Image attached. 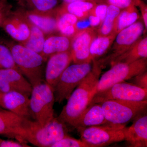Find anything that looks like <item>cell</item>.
I'll return each instance as SVG.
<instances>
[{
  "instance_id": "603a6c76",
  "label": "cell",
  "mask_w": 147,
  "mask_h": 147,
  "mask_svg": "<svg viewBox=\"0 0 147 147\" xmlns=\"http://www.w3.org/2000/svg\"><path fill=\"white\" fill-rule=\"evenodd\" d=\"M96 3L90 2L75 1L64 3L58 6L59 10L68 12L74 15L79 20L88 18L90 13L94 8Z\"/></svg>"
},
{
  "instance_id": "1f68e13d",
  "label": "cell",
  "mask_w": 147,
  "mask_h": 147,
  "mask_svg": "<svg viewBox=\"0 0 147 147\" xmlns=\"http://www.w3.org/2000/svg\"><path fill=\"white\" fill-rule=\"evenodd\" d=\"M109 4L108 3H100L96 4V5L95 6L94 8L93 9L90 13H93L100 18L101 23H102V21L106 16Z\"/></svg>"
},
{
  "instance_id": "d6a6232c",
  "label": "cell",
  "mask_w": 147,
  "mask_h": 147,
  "mask_svg": "<svg viewBox=\"0 0 147 147\" xmlns=\"http://www.w3.org/2000/svg\"><path fill=\"white\" fill-rule=\"evenodd\" d=\"M129 80H131V83L135 86L142 88L147 89V71L138 74Z\"/></svg>"
},
{
  "instance_id": "e0dca14e",
  "label": "cell",
  "mask_w": 147,
  "mask_h": 147,
  "mask_svg": "<svg viewBox=\"0 0 147 147\" xmlns=\"http://www.w3.org/2000/svg\"><path fill=\"white\" fill-rule=\"evenodd\" d=\"M57 8V7L54 10L47 12H37L25 10L23 8V9L27 18L30 22L38 27L45 35H50L58 32Z\"/></svg>"
},
{
  "instance_id": "83f0119b",
  "label": "cell",
  "mask_w": 147,
  "mask_h": 147,
  "mask_svg": "<svg viewBox=\"0 0 147 147\" xmlns=\"http://www.w3.org/2000/svg\"><path fill=\"white\" fill-rule=\"evenodd\" d=\"M13 69L20 71L9 47L4 42H0V69Z\"/></svg>"
},
{
  "instance_id": "8fae6325",
  "label": "cell",
  "mask_w": 147,
  "mask_h": 147,
  "mask_svg": "<svg viewBox=\"0 0 147 147\" xmlns=\"http://www.w3.org/2000/svg\"><path fill=\"white\" fill-rule=\"evenodd\" d=\"M97 35V29L89 27L79 31L72 38L71 51L74 63H86L92 61L90 56V47Z\"/></svg>"
},
{
  "instance_id": "7402d4cb",
  "label": "cell",
  "mask_w": 147,
  "mask_h": 147,
  "mask_svg": "<svg viewBox=\"0 0 147 147\" xmlns=\"http://www.w3.org/2000/svg\"><path fill=\"white\" fill-rule=\"evenodd\" d=\"M117 34L113 32L108 35H98L94 39L90 49L92 61H97L105 56L112 46Z\"/></svg>"
},
{
  "instance_id": "52a82bcc",
  "label": "cell",
  "mask_w": 147,
  "mask_h": 147,
  "mask_svg": "<svg viewBox=\"0 0 147 147\" xmlns=\"http://www.w3.org/2000/svg\"><path fill=\"white\" fill-rule=\"evenodd\" d=\"M93 63H74L63 71L54 88L55 102L61 104L67 100L76 87L91 71Z\"/></svg>"
},
{
  "instance_id": "4dcf8cb0",
  "label": "cell",
  "mask_w": 147,
  "mask_h": 147,
  "mask_svg": "<svg viewBox=\"0 0 147 147\" xmlns=\"http://www.w3.org/2000/svg\"><path fill=\"white\" fill-rule=\"evenodd\" d=\"M141 0H107L108 3L123 9L131 5L138 7Z\"/></svg>"
},
{
  "instance_id": "9a60e30c",
  "label": "cell",
  "mask_w": 147,
  "mask_h": 147,
  "mask_svg": "<svg viewBox=\"0 0 147 147\" xmlns=\"http://www.w3.org/2000/svg\"><path fill=\"white\" fill-rule=\"evenodd\" d=\"M25 118L0 108V134L23 140V122Z\"/></svg>"
},
{
  "instance_id": "ffe728a7",
  "label": "cell",
  "mask_w": 147,
  "mask_h": 147,
  "mask_svg": "<svg viewBox=\"0 0 147 147\" xmlns=\"http://www.w3.org/2000/svg\"><path fill=\"white\" fill-rule=\"evenodd\" d=\"M147 58V37L141 36L123 54L110 64L131 63L143 58Z\"/></svg>"
},
{
  "instance_id": "5bb4252c",
  "label": "cell",
  "mask_w": 147,
  "mask_h": 147,
  "mask_svg": "<svg viewBox=\"0 0 147 147\" xmlns=\"http://www.w3.org/2000/svg\"><path fill=\"white\" fill-rule=\"evenodd\" d=\"M0 108L9 110L25 118L32 117L29 96L18 92H0Z\"/></svg>"
},
{
  "instance_id": "836d02e7",
  "label": "cell",
  "mask_w": 147,
  "mask_h": 147,
  "mask_svg": "<svg viewBox=\"0 0 147 147\" xmlns=\"http://www.w3.org/2000/svg\"><path fill=\"white\" fill-rule=\"evenodd\" d=\"M139 7L142 15V21L145 26V31L147 30V5L146 2L141 0L139 3Z\"/></svg>"
},
{
  "instance_id": "9c48e42d",
  "label": "cell",
  "mask_w": 147,
  "mask_h": 147,
  "mask_svg": "<svg viewBox=\"0 0 147 147\" xmlns=\"http://www.w3.org/2000/svg\"><path fill=\"white\" fill-rule=\"evenodd\" d=\"M145 26L140 18L135 23L119 32L107 55L97 61L101 68L110 64L116 58L125 52L144 33Z\"/></svg>"
},
{
  "instance_id": "5b68a950",
  "label": "cell",
  "mask_w": 147,
  "mask_h": 147,
  "mask_svg": "<svg viewBox=\"0 0 147 147\" xmlns=\"http://www.w3.org/2000/svg\"><path fill=\"white\" fill-rule=\"evenodd\" d=\"M100 104L105 119L109 123L125 125L145 112L147 100L135 101L110 100Z\"/></svg>"
},
{
  "instance_id": "f35d334b",
  "label": "cell",
  "mask_w": 147,
  "mask_h": 147,
  "mask_svg": "<svg viewBox=\"0 0 147 147\" xmlns=\"http://www.w3.org/2000/svg\"><path fill=\"white\" fill-rule=\"evenodd\" d=\"M13 1H17V0H13Z\"/></svg>"
},
{
  "instance_id": "484cf974",
  "label": "cell",
  "mask_w": 147,
  "mask_h": 147,
  "mask_svg": "<svg viewBox=\"0 0 147 147\" xmlns=\"http://www.w3.org/2000/svg\"><path fill=\"white\" fill-rule=\"evenodd\" d=\"M17 2L19 7L25 10L47 12L57 7L60 0H17Z\"/></svg>"
},
{
  "instance_id": "ac0fdd59",
  "label": "cell",
  "mask_w": 147,
  "mask_h": 147,
  "mask_svg": "<svg viewBox=\"0 0 147 147\" xmlns=\"http://www.w3.org/2000/svg\"><path fill=\"white\" fill-rule=\"evenodd\" d=\"M109 123L100 103H91L76 121L73 127L76 129L99 126Z\"/></svg>"
},
{
  "instance_id": "cb8c5ba5",
  "label": "cell",
  "mask_w": 147,
  "mask_h": 147,
  "mask_svg": "<svg viewBox=\"0 0 147 147\" xmlns=\"http://www.w3.org/2000/svg\"><path fill=\"white\" fill-rule=\"evenodd\" d=\"M140 18L141 15L136 6L131 5L121 9L116 20L114 32L117 34L122 30L134 24Z\"/></svg>"
},
{
  "instance_id": "ba28073f",
  "label": "cell",
  "mask_w": 147,
  "mask_h": 147,
  "mask_svg": "<svg viewBox=\"0 0 147 147\" xmlns=\"http://www.w3.org/2000/svg\"><path fill=\"white\" fill-rule=\"evenodd\" d=\"M147 65V58H144L131 63H118L111 66V68L99 78L96 93L146 71Z\"/></svg>"
},
{
  "instance_id": "277c9868",
  "label": "cell",
  "mask_w": 147,
  "mask_h": 147,
  "mask_svg": "<svg viewBox=\"0 0 147 147\" xmlns=\"http://www.w3.org/2000/svg\"><path fill=\"white\" fill-rule=\"evenodd\" d=\"M30 98V108L32 117L42 126L55 118V102L54 89L45 82L32 87Z\"/></svg>"
},
{
  "instance_id": "7c38bea8",
  "label": "cell",
  "mask_w": 147,
  "mask_h": 147,
  "mask_svg": "<svg viewBox=\"0 0 147 147\" xmlns=\"http://www.w3.org/2000/svg\"><path fill=\"white\" fill-rule=\"evenodd\" d=\"M2 28L13 39L20 44L25 42L30 36L28 19L24 9L20 7L12 11L4 23Z\"/></svg>"
},
{
  "instance_id": "d590c367",
  "label": "cell",
  "mask_w": 147,
  "mask_h": 147,
  "mask_svg": "<svg viewBox=\"0 0 147 147\" xmlns=\"http://www.w3.org/2000/svg\"><path fill=\"white\" fill-rule=\"evenodd\" d=\"M88 18L90 27L91 28L97 29L102 24L100 18L93 13H90Z\"/></svg>"
},
{
  "instance_id": "74e56055",
  "label": "cell",
  "mask_w": 147,
  "mask_h": 147,
  "mask_svg": "<svg viewBox=\"0 0 147 147\" xmlns=\"http://www.w3.org/2000/svg\"><path fill=\"white\" fill-rule=\"evenodd\" d=\"M143 1H144L145 2H147V0H143Z\"/></svg>"
},
{
  "instance_id": "2e32d148",
  "label": "cell",
  "mask_w": 147,
  "mask_h": 147,
  "mask_svg": "<svg viewBox=\"0 0 147 147\" xmlns=\"http://www.w3.org/2000/svg\"><path fill=\"white\" fill-rule=\"evenodd\" d=\"M125 141L132 146H147V116L142 113L133 121L131 126L123 128Z\"/></svg>"
},
{
  "instance_id": "30bf717a",
  "label": "cell",
  "mask_w": 147,
  "mask_h": 147,
  "mask_svg": "<svg viewBox=\"0 0 147 147\" xmlns=\"http://www.w3.org/2000/svg\"><path fill=\"white\" fill-rule=\"evenodd\" d=\"M147 99V89L142 88L132 83L123 82L96 93L91 103H100L110 100L140 101Z\"/></svg>"
},
{
  "instance_id": "f546056e",
  "label": "cell",
  "mask_w": 147,
  "mask_h": 147,
  "mask_svg": "<svg viewBox=\"0 0 147 147\" xmlns=\"http://www.w3.org/2000/svg\"><path fill=\"white\" fill-rule=\"evenodd\" d=\"M13 11V6L8 0H0V28Z\"/></svg>"
},
{
  "instance_id": "d6986e66",
  "label": "cell",
  "mask_w": 147,
  "mask_h": 147,
  "mask_svg": "<svg viewBox=\"0 0 147 147\" xmlns=\"http://www.w3.org/2000/svg\"><path fill=\"white\" fill-rule=\"evenodd\" d=\"M0 74L6 79L11 91L21 93L30 97L32 86L19 70L13 69H0Z\"/></svg>"
},
{
  "instance_id": "4fadbf2b",
  "label": "cell",
  "mask_w": 147,
  "mask_h": 147,
  "mask_svg": "<svg viewBox=\"0 0 147 147\" xmlns=\"http://www.w3.org/2000/svg\"><path fill=\"white\" fill-rule=\"evenodd\" d=\"M45 82L54 89L63 71L72 62L71 49L51 55L47 59Z\"/></svg>"
},
{
  "instance_id": "7a4b0ae2",
  "label": "cell",
  "mask_w": 147,
  "mask_h": 147,
  "mask_svg": "<svg viewBox=\"0 0 147 147\" xmlns=\"http://www.w3.org/2000/svg\"><path fill=\"white\" fill-rule=\"evenodd\" d=\"M23 140L39 147H51L67 135L66 124L58 117L42 126L36 121L24 119Z\"/></svg>"
},
{
  "instance_id": "d4e9b609",
  "label": "cell",
  "mask_w": 147,
  "mask_h": 147,
  "mask_svg": "<svg viewBox=\"0 0 147 147\" xmlns=\"http://www.w3.org/2000/svg\"><path fill=\"white\" fill-rule=\"evenodd\" d=\"M28 21L30 29V36L25 42L20 44L41 55L46 38L45 35L40 29L30 22L28 19Z\"/></svg>"
},
{
  "instance_id": "6da1fadb",
  "label": "cell",
  "mask_w": 147,
  "mask_h": 147,
  "mask_svg": "<svg viewBox=\"0 0 147 147\" xmlns=\"http://www.w3.org/2000/svg\"><path fill=\"white\" fill-rule=\"evenodd\" d=\"M89 74L73 91L58 119L73 127L77 119L91 103L96 93L98 80L102 69L96 61Z\"/></svg>"
},
{
  "instance_id": "f1b7e54d",
  "label": "cell",
  "mask_w": 147,
  "mask_h": 147,
  "mask_svg": "<svg viewBox=\"0 0 147 147\" xmlns=\"http://www.w3.org/2000/svg\"><path fill=\"white\" fill-rule=\"evenodd\" d=\"M51 147H89L86 144L82 139H74L69 136H66L62 139L56 142Z\"/></svg>"
},
{
  "instance_id": "e575fe53",
  "label": "cell",
  "mask_w": 147,
  "mask_h": 147,
  "mask_svg": "<svg viewBox=\"0 0 147 147\" xmlns=\"http://www.w3.org/2000/svg\"><path fill=\"white\" fill-rule=\"evenodd\" d=\"M29 147L22 142H14L11 140H5L0 139V147Z\"/></svg>"
},
{
  "instance_id": "3957f363",
  "label": "cell",
  "mask_w": 147,
  "mask_h": 147,
  "mask_svg": "<svg viewBox=\"0 0 147 147\" xmlns=\"http://www.w3.org/2000/svg\"><path fill=\"white\" fill-rule=\"evenodd\" d=\"M4 43L10 49L18 69L32 87L45 82L43 67L45 61L42 55L20 44L10 41Z\"/></svg>"
},
{
  "instance_id": "ab89813d",
  "label": "cell",
  "mask_w": 147,
  "mask_h": 147,
  "mask_svg": "<svg viewBox=\"0 0 147 147\" xmlns=\"http://www.w3.org/2000/svg\"><path fill=\"white\" fill-rule=\"evenodd\" d=\"M1 92V90H0V92Z\"/></svg>"
},
{
  "instance_id": "8d00e7d4",
  "label": "cell",
  "mask_w": 147,
  "mask_h": 147,
  "mask_svg": "<svg viewBox=\"0 0 147 147\" xmlns=\"http://www.w3.org/2000/svg\"><path fill=\"white\" fill-rule=\"evenodd\" d=\"M62 3H68L75 1H85L90 2L96 3V4L100 3H108L107 0H61Z\"/></svg>"
},
{
  "instance_id": "8992f818",
  "label": "cell",
  "mask_w": 147,
  "mask_h": 147,
  "mask_svg": "<svg viewBox=\"0 0 147 147\" xmlns=\"http://www.w3.org/2000/svg\"><path fill=\"white\" fill-rule=\"evenodd\" d=\"M125 125L108 123L99 126L77 129L81 139L89 147L106 146L125 141Z\"/></svg>"
},
{
  "instance_id": "44dd1931",
  "label": "cell",
  "mask_w": 147,
  "mask_h": 147,
  "mask_svg": "<svg viewBox=\"0 0 147 147\" xmlns=\"http://www.w3.org/2000/svg\"><path fill=\"white\" fill-rule=\"evenodd\" d=\"M71 38L62 35L51 34L46 37L41 55L45 61L51 55L71 49Z\"/></svg>"
},
{
  "instance_id": "4316f807",
  "label": "cell",
  "mask_w": 147,
  "mask_h": 147,
  "mask_svg": "<svg viewBox=\"0 0 147 147\" xmlns=\"http://www.w3.org/2000/svg\"><path fill=\"white\" fill-rule=\"evenodd\" d=\"M121 9L117 7L109 4L105 18L97 29L98 35H108L114 32L115 24Z\"/></svg>"
}]
</instances>
